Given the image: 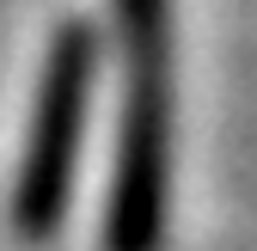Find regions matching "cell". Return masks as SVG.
Listing matches in <instances>:
<instances>
[{
	"label": "cell",
	"mask_w": 257,
	"mask_h": 251,
	"mask_svg": "<svg viewBox=\"0 0 257 251\" xmlns=\"http://www.w3.org/2000/svg\"><path fill=\"white\" fill-rule=\"evenodd\" d=\"M92 80H98L92 25H61L49 43V61H43V80H37L31 135H25V160H19V184H13V227L25 239H49L68 221L80 147H86Z\"/></svg>",
	"instance_id": "2"
},
{
	"label": "cell",
	"mask_w": 257,
	"mask_h": 251,
	"mask_svg": "<svg viewBox=\"0 0 257 251\" xmlns=\"http://www.w3.org/2000/svg\"><path fill=\"white\" fill-rule=\"evenodd\" d=\"M128 104L104 196V251H159L172 208V0H116Z\"/></svg>",
	"instance_id": "1"
}]
</instances>
